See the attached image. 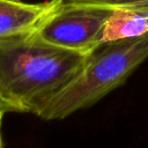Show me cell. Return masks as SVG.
I'll list each match as a JSON object with an SVG mask.
<instances>
[{"instance_id":"cell-1","label":"cell","mask_w":148,"mask_h":148,"mask_svg":"<svg viewBox=\"0 0 148 148\" xmlns=\"http://www.w3.org/2000/svg\"><path fill=\"white\" fill-rule=\"evenodd\" d=\"M88 54L50 44L36 31L0 40V112L39 118Z\"/></svg>"},{"instance_id":"cell-3","label":"cell","mask_w":148,"mask_h":148,"mask_svg":"<svg viewBox=\"0 0 148 148\" xmlns=\"http://www.w3.org/2000/svg\"><path fill=\"white\" fill-rule=\"evenodd\" d=\"M112 8L66 2L38 28L36 34L45 42L74 52L89 54L103 44L104 25Z\"/></svg>"},{"instance_id":"cell-5","label":"cell","mask_w":148,"mask_h":148,"mask_svg":"<svg viewBox=\"0 0 148 148\" xmlns=\"http://www.w3.org/2000/svg\"><path fill=\"white\" fill-rule=\"evenodd\" d=\"M148 32L143 16L133 8L117 7L112 12L104 25L103 43L118 39H126L141 36Z\"/></svg>"},{"instance_id":"cell-2","label":"cell","mask_w":148,"mask_h":148,"mask_svg":"<svg viewBox=\"0 0 148 148\" xmlns=\"http://www.w3.org/2000/svg\"><path fill=\"white\" fill-rule=\"evenodd\" d=\"M148 59V32L106 42L91 51L77 73L52 98L39 118L64 119L89 108L121 86Z\"/></svg>"},{"instance_id":"cell-7","label":"cell","mask_w":148,"mask_h":148,"mask_svg":"<svg viewBox=\"0 0 148 148\" xmlns=\"http://www.w3.org/2000/svg\"><path fill=\"white\" fill-rule=\"evenodd\" d=\"M133 9L138 10L145 18L146 23H147V27H148V6H142V7H134Z\"/></svg>"},{"instance_id":"cell-4","label":"cell","mask_w":148,"mask_h":148,"mask_svg":"<svg viewBox=\"0 0 148 148\" xmlns=\"http://www.w3.org/2000/svg\"><path fill=\"white\" fill-rule=\"evenodd\" d=\"M61 3L62 0H46L39 3L0 0V40L37 31Z\"/></svg>"},{"instance_id":"cell-8","label":"cell","mask_w":148,"mask_h":148,"mask_svg":"<svg viewBox=\"0 0 148 148\" xmlns=\"http://www.w3.org/2000/svg\"><path fill=\"white\" fill-rule=\"evenodd\" d=\"M2 118H3V113L0 112V148H3V139H2V132H1V127H2Z\"/></svg>"},{"instance_id":"cell-6","label":"cell","mask_w":148,"mask_h":148,"mask_svg":"<svg viewBox=\"0 0 148 148\" xmlns=\"http://www.w3.org/2000/svg\"><path fill=\"white\" fill-rule=\"evenodd\" d=\"M64 1L76 2V3H90V5L110 7V8H117V7L134 8V7L148 6V0H64Z\"/></svg>"}]
</instances>
